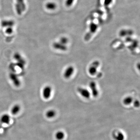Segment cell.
<instances>
[{
    "label": "cell",
    "instance_id": "obj_1",
    "mask_svg": "<svg viewBox=\"0 0 140 140\" xmlns=\"http://www.w3.org/2000/svg\"><path fill=\"white\" fill-rule=\"evenodd\" d=\"M97 25L93 22H91L89 25V29L88 32L85 35L84 39L86 41H88L92 35L95 33L98 29Z\"/></svg>",
    "mask_w": 140,
    "mask_h": 140
},
{
    "label": "cell",
    "instance_id": "obj_2",
    "mask_svg": "<svg viewBox=\"0 0 140 140\" xmlns=\"http://www.w3.org/2000/svg\"><path fill=\"white\" fill-rule=\"evenodd\" d=\"M100 65L98 61H95L91 64L88 69V72L91 76H94L97 72V69Z\"/></svg>",
    "mask_w": 140,
    "mask_h": 140
},
{
    "label": "cell",
    "instance_id": "obj_3",
    "mask_svg": "<svg viewBox=\"0 0 140 140\" xmlns=\"http://www.w3.org/2000/svg\"><path fill=\"white\" fill-rule=\"evenodd\" d=\"M9 77L10 79L11 80L15 86L16 87H19L21 85V82L17 75L14 74L13 72H11L9 74Z\"/></svg>",
    "mask_w": 140,
    "mask_h": 140
},
{
    "label": "cell",
    "instance_id": "obj_4",
    "mask_svg": "<svg viewBox=\"0 0 140 140\" xmlns=\"http://www.w3.org/2000/svg\"><path fill=\"white\" fill-rule=\"evenodd\" d=\"M52 92V88L50 86H46L43 90V96L46 99H49L51 97Z\"/></svg>",
    "mask_w": 140,
    "mask_h": 140
},
{
    "label": "cell",
    "instance_id": "obj_5",
    "mask_svg": "<svg viewBox=\"0 0 140 140\" xmlns=\"http://www.w3.org/2000/svg\"><path fill=\"white\" fill-rule=\"evenodd\" d=\"M78 92L83 97L86 98H89L90 96V93L88 90L82 87H78L77 88Z\"/></svg>",
    "mask_w": 140,
    "mask_h": 140
},
{
    "label": "cell",
    "instance_id": "obj_6",
    "mask_svg": "<svg viewBox=\"0 0 140 140\" xmlns=\"http://www.w3.org/2000/svg\"><path fill=\"white\" fill-rule=\"evenodd\" d=\"M74 69L72 66L68 67L64 72V77L66 79H69L71 77L74 73Z\"/></svg>",
    "mask_w": 140,
    "mask_h": 140
},
{
    "label": "cell",
    "instance_id": "obj_7",
    "mask_svg": "<svg viewBox=\"0 0 140 140\" xmlns=\"http://www.w3.org/2000/svg\"><path fill=\"white\" fill-rule=\"evenodd\" d=\"M89 87L91 90V92L95 97H96L98 95V91L96 87V84L94 82H91L89 84Z\"/></svg>",
    "mask_w": 140,
    "mask_h": 140
},
{
    "label": "cell",
    "instance_id": "obj_8",
    "mask_svg": "<svg viewBox=\"0 0 140 140\" xmlns=\"http://www.w3.org/2000/svg\"><path fill=\"white\" fill-rule=\"evenodd\" d=\"M53 46L55 49L62 51H66L67 50V47L66 45L62 44L60 42H55L53 44Z\"/></svg>",
    "mask_w": 140,
    "mask_h": 140
},
{
    "label": "cell",
    "instance_id": "obj_9",
    "mask_svg": "<svg viewBox=\"0 0 140 140\" xmlns=\"http://www.w3.org/2000/svg\"><path fill=\"white\" fill-rule=\"evenodd\" d=\"M112 137L115 140H124L125 135L122 132H114L112 134Z\"/></svg>",
    "mask_w": 140,
    "mask_h": 140
},
{
    "label": "cell",
    "instance_id": "obj_10",
    "mask_svg": "<svg viewBox=\"0 0 140 140\" xmlns=\"http://www.w3.org/2000/svg\"><path fill=\"white\" fill-rule=\"evenodd\" d=\"M133 32L130 29H122L119 32V35L121 37L130 36L133 34Z\"/></svg>",
    "mask_w": 140,
    "mask_h": 140
},
{
    "label": "cell",
    "instance_id": "obj_11",
    "mask_svg": "<svg viewBox=\"0 0 140 140\" xmlns=\"http://www.w3.org/2000/svg\"><path fill=\"white\" fill-rule=\"evenodd\" d=\"M14 24V22L13 20H4L1 22V25L3 27H12Z\"/></svg>",
    "mask_w": 140,
    "mask_h": 140
},
{
    "label": "cell",
    "instance_id": "obj_12",
    "mask_svg": "<svg viewBox=\"0 0 140 140\" xmlns=\"http://www.w3.org/2000/svg\"><path fill=\"white\" fill-rule=\"evenodd\" d=\"M10 117L8 114H4L1 118V122L4 124H8L10 122Z\"/></svg>",
    "mask_w": 140,
    "mask_h": 140
},
{
    "label": "cell",
    "instance_id": "obj_13",
    "mask_svg": "<svg viewBox=\"0 0 140 140\" xmlns=\"http://www.w3.org/2000/svg\"><path fill=\"white\" fill-rule=\"evenodd\" d=\"M14 58L16 61L18 62V63H22V64H25V61L22 58L20 54L19 53H15V54L14 55Z\"/></svg>",
    "mask_w": 140,
    "mask_h": 140
},
{
    "label": "cell",
    "instance_id": "obj_14",
    "mask_svg": "<svg viewBox=\"0 0 140 140\" xmlns=\"http://www.w3.org/2000/svg\"><path fill=\"white\" fill-rule=\"evenodd\" d=\"M21 109V107L18 104H15L12 107L11 109V113L13 115L17 114Z\"/></svg>",
    "mask_w": 140,
    "mask_h": 140
},
{
    "label": "cell",
    "instance_id": "obj_15",
    "mask_svg": "<svg viewBox=\"0 0 140 140\" xmlns=\"http://www.w3.org/2000/svg\"><path fill=\"white\" fill-rule=\"evenodd\" d=\"M56 112L53 109L48 110L46 113V116L48 118H52L56 116Z\"/></svg>",
    "mask_w": 140,
    "mask_h": 140
},
{
    "label": "cell",
    "instance_id": "obj_16",
    "mask_svg": "<svg viewBox=\"0 0 140 140\" xmlns=\"http://www.w3.org/2000/svg\"><path fill=\"white\" fill-rule=\"evenodd\" d=\"M46 8L48 10H53L56 8V5L55 3L53 2H48L45 5Z\"/></svg>",
    "mask_w": 140,
    "mask_h": 140
},
{
    "label": "cell",
    "instance_id": "obj_17",
    "mask_svg": "<svg viewBox=\"0 0 140 140\" xmlns=\"http://www.w3.org/2000/svg\"><path fill=\"white\" fill-rule=\"evenodd\" d=\"M65 135L64 133L62 131H58L56 133L55 135V138L57 140H62L64 138Z\"/></svg>",
    "mask_w": 140,
    "mask_h": 140
},
{
    "label": "cell",
    "instance_id": "obj_18",
    "mask_svg": "<svg viewBox=\"0 0 140 140\" xmlns=\"http://www.w3.org/2000/svg\"><path fill=\"white\" fill-rule=\"evenodd\" d=\"M133 99L131 96H127L123 99V103L125 105H129L132 102Z\"/></svg>",
    "mask_w": 140,
    "mask_h": 140
},
{
    "label": "cell",
    "instance_id": "obj_19",
    "mask_svg": "<svg viewBox=\"0 0 140 140\" xmlns=\"http://www.w3.org/2000/svg\"><path fill=\"white\" fill-rule=\"evenodd\" d=\"M17 3L18 4L21 8L22 9V11H24L26 9V5L24 3V0H16Z\"/></svg>",
    "mask_w": 140,
    "mask_h": 140
},
{
    "label": "cell",
    "instance_id": "obj_20",
    "mask_svg": "<svg viewBox=\"0 0 140 140\" xmlns=\"http://www.w3.org/2000/svg\"><path fill=\"white\" fill-rule=\"evenodd\" d=\"M15 8H16V11L17 14L18 15H21L22 13V10L20 5L16 3L15 4Z\"/></svg>",
    "mask_w": 140,
    "mask_h": 140
},
{
    "label": "cell",
    "instance_id": "obj_21",
    "mask_svg": "<svg viewBox=\"0 0 140 140\" xmlns=\"http://www.w3.org/2000/svg\"><path fill=\"white\" fill-rule=\"evenodd\" d=\"M113 0H104V6L106 8H108L112 4Z\"/></svg>",
    "mask_w": 140,
    "mask_h": 140
},
{
    "label": "cell",
    "instance_id": "obj_22",
    "mask_svg": "<svg viewBox=\"0 0 140 140\" xmlns=\"http://www.w3.org/2000/svg\"><path fill=\"white\" fill-rule=\"evenodd\" d=\"M68 42V39L66 37H62L60 39V43H61L63 45H66V44H67Z\"/></svg>",
    "mask_w": 140,
    "mask_h": 140
},
{
    "label": "cell",
    "instance_id": "obj_23",
    "mask_svg": "<svg viewBox=\"0 0 140 140\" xmlns=\"http://www.w3.org/2000/svg\"><path fill=\"white\" fill-rule=\"evenodd\" d=\"M75 0H66V5L67 7H70L73 4Z\"/></svg>",
    "mask_w": 140,
    "mask_h": 140
},
{
    "label": "cell",
    "instance_id": "obj_24",
    "mask_svg": "<svg viewBox=\"0 0 140 140\" xmlns=\"http://www.w3.org/2000/svg\"><path fill=\"white\" fill-rule=\"evenodd\" d=\"M6 33L8 34H11L13 32V29L12 27H7V29L5 31Z\"/></svg>",
    "mask_w": 140,
    "mask_h": 140
},
{
    "label": "cell",
    "instance_id": "obj_25",
    "mask_svg": "<svg viewBox=\"0 0 140 140\" xmlns=\"http://www.w3.org/2000/svg\"><path fill=\"white\" fill-rule=\"evenodd\" d=\"M133 105H134V106L136 107H138L140 106V103H139V101L138 100H136L133 103Z\"/></svg>",
    "mask_w": 140,
    "mask_h": 140
}]
</instances>
